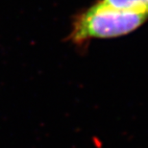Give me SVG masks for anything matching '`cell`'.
Instances as JSON below:
<instances>
[{"label":"cell","instance_id":"obj_1","mask_svg":"<svg viewBox=\"0 0 148 148\" xmlns=\"http://www.w3.org/2000/svg\"><path fill=\"white\" fill-rule=\"evenodd\" d=\"M147 17V14L114 10L96 3L77 18L71 38L75 42H83L88 38L122 36L140 27Z\"/></svg>","mask_w":148,"mask_h":148},{"label":"cell","instance_id":"obj_2","mask_svg":"<svg viewBox=\"0 0 148 148\" xmlns=\"http://www.w3.org/2000/svg\"><path fill=\"white\" fill-rule=\"evenodd\" d=\"M97 4L114 10L148 14V0H100Z\"/></svg>","mask_w":148,"mask_h":148}]
</instances>
